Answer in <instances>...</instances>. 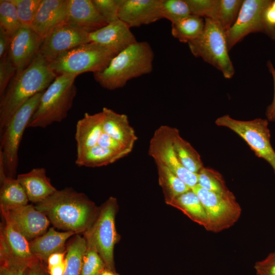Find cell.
<instances>
[{
	"mask_svg": "<svg viewBox=\"0 0 275 275\" xmlns=\"http://www.w3.org/2000/svg\"><path fill=\"white\" fill-rule=\"evenodd\" d=\"M35 206L54 228L80 234L92 226L99 209L85 194L71 187L57 190Z\"/></svg>",
	"mask_w": 275,
	"mask_h": 275,
	"instance_id": "1",
	"label": "cell"
},
{
	"mask_svg": "<svg viewBox=\"0 0 275 275\" xmlns=\"http://www.w3.org/2000/svg\"><path fill=\"white\" fill-rule=\"evenodd\" d=\"M57 75L39 53L23 71L16 72L0 99V131L28 100L44 92Z\"/></svg>",
	"mask_w": 275,
	"mask_h": 275,
	"instance_id": "2",
	"label": "cell"
},
{
	"mask_svg": "<svg viewBox=\"0 0 275 275\" xmlns=\"http://www.w3.org/2000/svg\"><path fill=\"white\" fill-rule=\"evenodd\" d=\"M154 56L147 42L136 41L119 52L104 70L93 73L94 79L107 90L122 88L129 80L151 73Z\"/></svg>",
	"mask_w": 275,
	"mask_h": 275,
	"instance_id": "3",
	"label": "cell"
},
{
	"mask_svg": "<svg viewBox=\"0 0 275 275\" xmlns=\"http://www.w3.org/2000/svg\"><path fill=\"white\" fill-rule=\"evenodd\" d=\"M76 76L67 74L57 76L43 92L28 127L45 128L67 117L76 95Z\"/></svg>",
	"mask_w": 275,
	"mask_h": 275,
	"instance_id": "4",
	"label": "cell"
},
{
	"mask_svg": "<svg viewBox=\"0 0 275 275\" xmlns=\"http://www.w3.org/2000/svg\"><path fill=\"white\" fill-rule=\"evenodd\" d=\"M119 52L113 47L90 42L65 52L49 64L57 75L95 73L106 68Z\"/></svg>",
	"mask_w": 275,
	"mask_h": 275,
	"instance_id": "5",
	"label": "cell"
},
{
	"mask_svg": "<svg viewBox=\"0 0 275 275\" xmlns=\"http://www.w3.org/2000/svg\"><path fill=\"white\" fill-rule=\"evenodd\" d=\"M43 93H39L28 100L0 131V158L8 177L16 178L20 143L25 129L38 107Z\"/></svg>",
	"mask_w": 275,
	"mask_h": 275,
	"instance_id": "6",
	"label": "cell"
},
{
	"mask_svg": "<svg viewBox=\"0 0 275 275\" xmlns=\"http://www.w3.org/2000/svg\"><path fill=\"white\" fill-rule=\"evenodd\" d=\"M205 26L201 35L188 43L192 54L221 71L227 79L231 78L235 69L229 56L226 31L219 24L205 18Z\"/></svg>",
	"mask_w": 275,
	"mask_h": 275,
	"instance_id": "7",
	"label": "cell"
},
{
	"mask_svg": "<svg viewBox=\"0 0 275 275\" xmlns=\"http://www.w3.org/2000/svg\"><path fill=\"white\" fill-rule=\"evenodd\" d=\"M267 119L257 118L249 121L234 119L229 115L216 119L217 126L226 127L241 138L259 158L266 160L275 174V151L270 143V133Z\"/></svg>",
	"mask_w": 275,
	"mask_h": 275,
	"instance_id": "8",
	"label": "cell"
},
{
	"mask_svg": "<svg viewBox=\"0 0 275 275\" xmlns=\"http://www.w3.org/2000/svg\"><path fill=\"white\" fill-rule=\"evenodd\" d=\"M271 0H244L234 24L226 32L230 51L238 42L251 33H262L275 41V27L265 19V12Z\"/></svg>",
	"mask_w": 275,
	"mask_h": 275,
	"instance_id": "9",
	"label": "cell"
},
{
	"mask_svg": "<svg viewBox=\"0 0 275 275\" xmlns=\"http://www.w3.org/2000/svg\"><path fill=\"white\" fill-rule=\"evenodd\" d=\"M191 189L198 196L205 210L208 218L207 231L220 232L233 226L240 218L241 208L232 191L218 194L198 184Z\"/></svg>",
	"mask_w": 275,
	"mask_h": 275,
	"instance_id": "10",
	"label": "cell"
},
{
	"mask_svg": "<svg viewBox=\"0 0 275 275\" xmlns=\"http://www.w3.org/2000/svg\"><path fill=\"white\" fill-rule=\"evenodd\" d=\"M178 131L168 125L160 126L150 140L148 153L156 163L167 168L191 189L198 184V174L185 169L175 154L173 142Z\"/></svg>",
	"mask_w": 275,
	"mask_h": 275,
	"instance_id": "11",
	"label": "cell"
},
{
	"mask_svg": "<svg viewBox=\"0 0 275 275\" xmlns=\"http://www.w3.org/2000/svg\"><path fill=\"white\" fill-rule=\"evenodd\" d=\"M118 210L117 199L110 197L99 207L97 216L91 227L97 250L106 268L115 272L114 250L120 239L115 226Z\"/></svg>",
	"mask_w": 275,
	"mask_h": 275,
	"instance_id": "12",
	"label": "cell"
},
{
	"mask_svg": "<svg viewBox=\"0 0 275 275\" xmlns=\"http://www.w3.org/2000/svg\"><path fill=\"white\" fill-rule=\"evenodd\" d=\"M89 35V33L76 26L61 24L43 39L39 53L50 63L65 52L90 42Z\"/></svg>",
	"mask_w": 275,
	"mask_h": 275,
	"instance_id": "13",
	"label": "cell"
},
{
	"mask_svg": "<svg viewBox=\"0 0 275 275\" xmlns=\"http://www.w3.org/2000/svg\"><path fill=\"white\" fill-rule=\"evenodd\" d=\"M43 38L31 27L21 26L12 36L8 56L19 72L27 68L39 53Z\"/></svg>",
	"mask_w": 275,
	"mask_h": 275,
	"instance_id": "14",
	"label": "cell"
},
{
	"mask_svg": "<svg viewBox=\"0 0 275 275\" xmlns=\"http://www.w3.org/2000/svg\"><path fill=\"white\" fill-rule=\"evenodd\" d=\"M5 211L15 229L29 241L42 235L49 229V219L33 204Z\"/></svg>",
	"mask_w": 275,
	"mask_h": 275,
	"instance_id": "15",
	"label": "cell"
},
{
	"mask_svg": "<svg viewBox=\"0 0 275 275\" xmlns=\"http://www.w3.org/2000/svg\"><path fill=\"white\" fill-rule=\"evenodd\" d=\"M161 0H121L118 17L130 28L162 19Z\"/></svg>",
	"mask_w": 275,
	"mask_h": 275,
	"instance_id": "16",
	"label": "cell"
},
{
	"mask_svg": "<svg viewBox=\"0 0 275 275\" xmlns=\"http://www.w3.org/2000/svg\"><path fill=\"white\" fill-rule=\"evenodd\" d=\"M68 0H42L31 28L43 39L56 27L66 23Z\"/></svg>",
	"mask_w": 275,
	"mask_h": 275,
	"instance_id": "17",
	"label": "cell"
},
{
	"mask_svg": "<svg viewBox=\"0 0 275 275\" xmlns=\"http://www.w3.org/2000/svg\"><path fill=\"white\" fill-rule=\"evenodd\" d=\"M66 23L89 33L108 24L92 0H68Z\"/></svg>",
	"mask_w": 275,
	"mask_h": 275,
	"instance_id": "18",
	"label": "cell"
},
{
	"mask_svg": "<svg viewBox=\"0 0 275 275\" xmlns=\"http://www.w3.org/2000/svg\"><path fill=\"white\" fill-rule=\"evenodd\" d=\"M130 28L120 19L89 33L90 42L115 48L119 51L137 41Z\"/></svg>",
	"mask_w": 275,
	"mask_h": 275,
	"instance_id": "19",
	"label": "cell"
},
{
	"mask_svg": "<svg viewBox=\"0 0 275 275\" xmlns=\"http://www.w3.org/2000/svg\"><path fill=\"white\" fill-rule=\"evenodd\" d=\"M54 228H49L45 233L29 241L33 255L45 263L52 254L66 252L68 239L77 234L72 231L59 232Z\"/></svg>",
	"mask_w": 275,
	"mask_h": 275,
	"instance_id": "20",
	"label": "cell"
},
{
	"mask_svg": "<svg viewBox=\"0 0 275 275\" xmlns=\"http://www.w3.org/2000/svg\"><path fill=\"white\" fill-rule=\"evenodd\" d=\"M16 179L24 190L29 201L40 203L57 189L52 185L44 168L33 169L29 172L17 175Z\"/></svg>",
	"mask_w": 275,
	"mask_h": 275,
	"instance_id": "21",
	"label": "cell"
},
{
	"mask_svg": "<svg viewBox=\"0 0 275 275\" xmlns=\"http://www.w3.org/2000/svg\"><path fill=\"white\" fill-rule=\"evenodd\" d=\"M101 112L103 132L132 150L137 136L127 115L117 113L107 107H103Z\"/></svg>",
	"mask_w": 275,
	"mask_h": 275,
	"instance_id": "22",
	"label": "cell"
},
{
	"mask_svg": "<svg viewBox=\"0 0 275 275\" xmlns=\"http://www.w3.org/2000/svg\"><path fill=\"white\" fill-rule=\"evenodd\" d=\"M102 112L93 115L85 113L76 125L75 139L77 156L80 155L97 145L103 133Z\"/></svg>",
	"mask_w": 275,
	"mask_h": 275,
	"instance_id": "23",
	"label": "cell"
},
{
	"mask_svg": "<svg viewBox=\"0 0 275 275\" xmlns=\"http://www.w3.org/2000/svg\"><path fill=\"white\" fill-rule=\"evenodd\" d=\"M3 222L1 224L0 239L14 257L24 260H33L35 257L30 251L29 241L14 227L6 212L1 209Z\"/></svg>",
	"mask_w": 275,
	"mask_h": 275,
	"instance_id": "24",
	"label": "cell"
},
{
	"mask_svg": "<svg viewBox=\"0 0 275 275\" xmlns=\"http://www.w3.org/2000/svg\"><path fill=\"white\" fill-rule=\"evenodd\" d=\"M1 160V159H0ZM0 208L10 210L28 204V196L16 178L6 176L0 160Z\"/></svg>",
	"mask_w": 275,
	"mask_h": 275,
	"instance_id": "25",
	"label": "cell"
},
{
	"mask_svg": "<svg viewBox=\"0 0 275 275\" xmlns=\"http://www.w3.org/2000/svg\"><path fill=\"white\" fill-rule=\"evenodd\" d=\"M168 205L180 210L205 229L207 228L208 218L205 210L198 196L191 189L175 198Z\"/></svg>",
	"mask_w": 275,
	"mask_h": 275,
	"instance_id": "26",
	"label": "cell"
},
{
	"mask_svg": "<svg viewBox=\"0 0 275 275\" xmlns=\"http://www.w3.org/2000/svg\"><path fill=\"white\" fill-rule=\"evenodd\" d=\"M126 155L124 153L96 145L77 156L75 164L79 167H99L111 164Z\"/></svg>",
	"mask_w": 275,
	"mask_h": 275,
	"instance_id": "27",
	"label": "cell"
},
{
	"mask_svg": "<svg viewBox=\"0 0 275 275\" xmlns=\"http://www.w3.org/2000/svg\"><path fill=\"white\" fill-rule=\"evenodd\" d=\"M86 241V249L82 258L80 275H100L106 268L97 249L91 227L82 234Z\"/></svg>",
	"mask_w": 275,
	"mask_h": 275,
	"instance_id": "28",
	"label": "cell"
},
{
	"mask_svg": "<svg viewBox=\"0 0 275 275\" xmlns=\"http://www.w3.org/2000/svg\"><path fill=\"white\" fill-rule=\"evenodd\" d=\"M159 184L161 187L165 202L169 204L181 195L191 189L178 176L167 168L156 163Z\"/></svg>",
	"mask_w": 275,
	"mask_h": 275,
	"instance_id": "29",
	"label": "cell"
},
{
	"mask_svg": "<svg viewBox=\"0 0 275 275\" xmlns=\"http://www.w3.org/2000/svg\"><path fill=\"white\" fill-rule=\"evenodd\" d=\"M204 26L205 19L190 14L180 21L172 23L171 33L173 36L179 41L188 44L201 35Z\"/></svg>",
	"mask_w": 275,
	"mask_h": 275,
	"instance_id": "30",
	"label": "cell"
},
{
	"mask_svg": "<svg viewBox=\"0 0 275 275\" xmlns=\"http://www.w3.org/2000/svg\"><path fill=\"white\" fill-rule=\"evenodd\" d=\"M173 148L179 162L189 171L198 174L204 167L199 153L180 136L179 130L173 142Z\"/></svg>",
	"mask_w": 275,
	"mask_h": 275,
	"instance_id": "31",
	"label": "cell"
},
{
	"mask_svg": "<svg viewBox=\"0 0 275 275\" xmlns=\"http://www.w3.org/2000/svg\"><path fill=\"white\" fill-rule=\"evenodd\" d=\"M86 249L85 237L80 234L72 236L66 245V267L64 275H80L82 258Z\"/></svg>",
	"mask_w": 275,
	"mask_h": 275,
	"instance_id": "32",
	"label": "cell"
},
{
	"mask_svg": "<svg viewBox=\"0 0 275 275\" xmlns=\"http://www.w3.org/2000/svg\"><path fill=\"white\" fill-rule=\"evenodd\" d=\"M36 259L24 260L13 256L0 240V275H27L29 267Z\"/></svg>",
	"mask_w": 275,
	"mask_h": 275,
	"instance_id": "33",
	"label": "cell"
},
{
	"mask_svg": "<svg viewBox=\"0 0 275 275\" xmlns=\"http://www.w3.org/2000/svg\"><path fill=\"white\" fill-rule=\"evenodd\" d=\"M197 174L198 184L201 187L221 195L230 191L222 175L216 170L204 167Z\"/></svg>",
	"mask_w": 275,
	"mask_h": 275,
	"instance_id": "34",
	"label": "cell"
},
{
	"mask_svg": "<svg viewBox=\"0 0 275 275\" xmlns=\"http://www.w3.org/2000/svg\"><path fill=\"white\" fill-rule=\"evenodd\" d=\"M243 0H219L214 21L227 31L236 21Z\"/></svg>",
	"mask_w": 275,
	"mask_h": 275,
	"instance_id": "35",
	"label": "cell"
},
{
	"mask_svg": "<svg viewBox=\"0 0 275 275\" xmlns=\"http://www.w3.org/2000/svg\"><path fill=\"white\" fill-rule=\"evenodd\" d=\"M21 26L11 0L0 1V28L12 36Z\"/></svg>",
	"mask_w": 275,
	"mask_h": 275,
	"instance_id": "36",
	"label": "cell"
},
{
	"mask_svg": "<svg viewBox=\"0 0 275 275\" xmlns=\"http://www.w3.org/2000/svg\"><path fill=\"white\" fill-rule=\"evenodd\" d=\"M160 11L162 18L167 19L172 24L191 14L185 0H161Z\"/></svg>",
	"mask_w": 275,
	"mask_h": 275,
	"instance_id": "37",
	"label": "cell"
},
{
	"mask_svg": "<svg viewBox=\"0 0 275 275\" xmlns=\"http://www.w3.org/2000/svg\"><path fill=\"white\" fill-rule=\"evenodd\" d=\"M42 0H11L21 26L31 27Z\"/></svg>",
	"mask_w": 275,
	"mask_h": 275,
	"instance_id": "38",
	"label": "cell"
},
{
	"mask_svg": "<svg viewBox=\"0 0 275 275\" xmlns=\"http://www.w3.org/2000/svg\"><path fill=\"white\" fill-rule=\"evenodd\" d=\"M191 14L215 20L219 0H185Z\"/></svg>",
	"mask_w": 275,
	"mask_h": 275,
	"instance_id": "39",
	"label": "cell"
},
{
	"mask_svg": "<svg viewBox=\"0 0 275 275\" xmlns=\"http://www.w3.org/2000/svg\"><path fill=\"white\" fill-rule=\"evenodd\" d=\"M101 16L108 23L119 19L118 13L121 0H92Z\"/></svg>",
	"mask_w": 275,
	"mask_h": 275,
	"instance_id": "40",
	"label": "cell"
},
{
	"mask_svg": "<svg viewBox=\"0 0 275 275\" xmlns=\"http://www.w3.org/2000/svg\"><path fill=\"white\" fill-rule=\"evenodd\" d=\"M16 72L17 69L8 55L0 59V96L4 93Z\"/></svg>",
	"mask_w": 275,
	"mask_h": 275,
	"instance_id": "41",
	"label": "cell"
},
{
	"mask_svg": "<svg viewBox=\"0 0 275 275\" xmlns=\"http://www.w3.org/2000/svg\"><path fill=\"white\" fill-rule=\"evenodd\" d=\"M254 268L257 275H275V251L264 259L256 262Z\"/></svg>",
	"mask_w": 275,
	"mask_h": 275,
	"instance_id": "42",
	"label": "cell"
},
{
	"mask_svg": "<svg viewBox=\"0 0 275 275\" xmlns=\"http://www.w3.org/2000/svg\"><path fill=\"white\" fill-rule=\"evenodd\" d=\"M97 145L112 150L124 153L127 155L132 151L104 132L100 137Z\"/></svg>",
	"mask_w": 275,
	"mask_h": 275,
	"instance_id": "43",
	"label": "cell"
},
{
	"mask_svg": "<svg viewBox=\"0 0 275 275\" xmlns=\"http://www.w3.org/2000/svg\"><path fill=\"white\" fill-rule=\"evenodd\" d=\"M267 67L272 77L274 93L272 102L267 106L265 115L268 121L275 122V68L270 60L267 62Z\"/></svg>",
	"mask_w": 275,
	"mask_h": 275,
	"instance_id": "44",
	"label": "cell"
},
{
	"mask_svg": "<svg viewBox=\"0 0 275 275\" xmlns=\"http://www.w3.org/2000/svg\"><path fill=\"white\" fill-rule=\"evenodd\" d=\"M12 36L0 28V59H2L8 55Z\"/></svg>",
	"mask_w": 275,
	"mask_h": 275,
	"instance_id": "45",
	"label": "cell"
},
{
	"mask_svg": "<svg viewBox=\"0 0 275 275\" xmlns=\"http://www.w3.org/2000/svg\"><path fill=\"white\" fill-rule=\"evenodd\" d=\"M44 263L41 260L36 259L29 267L27 275H47V268Z\"/></svg>",
	"mask_w": 275,
	"mask_h": 275,
	"instance_id": "46",
	"label": "cell"
},
{
	"mask_svg": "<svg viewBox=\"0 0 275 275\" xmlns=\"http://www.w3.org/2000/svg\"><path fill=\"white\" fill-rule=\"evenodd\" d=\"M66 252L64 253H56L51 255L47 260V268L58 265L62 263L65 259Z\"/></svg>",
	"mask_w": 275,
	"mask_h": 275,
	"instance_id": "47",
	"label": "cell"
},
{
	"mask_svg": "<svg viewBox=\"0 0 275 275\" xmlns=\"http://www.w3.org/2000/svg\"><path fill=\"white\" fill-rule=\"evenodd\" d=\"M66 267V263L65 260L62 263L47 268L49 275H64Z\"/></svg>",
	"mask_w": 275,
	"mask_h": 275,
	"instance_id": "48",
	"label": "cell"
},
{
	"mask_svg": "<svg viewBox=\"0 0 275 275\" xmlns=\"http://www.w3.org/2000/svg\"><path fill=\"white\" fill-rule=\"evenodd\" d=\"M265 16L267 23L275 27V10L270 6L266 10Z\"/></svg>",
	"mask_w": 275,
	"mask_h": 275,
	"instance_id": "49",
	"label": "cell"
},
{
	"mask_svg": "<svg viewBox=\"0 0 275 275\" xmlns=\"http://www.w3.org/2000/svg\"><path fill=\"white\" fill-rule=\"evenodd\" d=\"M100 275H119L117 272L113 271L110 269L105 268L102 272Z\"/></svg>",
	"mask_w": 275,
	"mask_h": 275,
	"instance_id": "50",
	"label": "cell"
},
{
	"mask_svg": "<svg viewBox=\"0 0 275 275\" xmlns=\"http://www.w3.org/2000/svg\"><path fill=\"white\" fill-rule=\"evenodd\" d=\"M270 6L275 10V1H272Z\"/></svg>",
	"mask_w": 275,
	"mask_h": 275,
	"instance_id": "51",
	"label": "cell"
}]
</instances>
